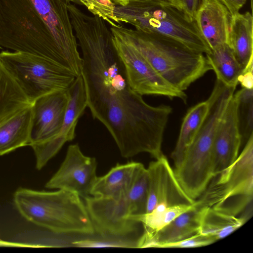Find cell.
I'll list each match as a JSON object with an SVG mask.
<instances>
[{
  "label": "cell",
  "instance_id": "1",
  "mask_svg": "<svg viewBox=\"0 0 253 253\" xmlns=\"http://www.w3.org/2000/svg\"><path fill=\"white\" fill-rule=\"evenodd\" d=\"M72 24L82 53L81 75L92 117L106 127L123 157L142 153L160 157L172 108L151 106L131 89L104 20L83 14Z\"/></svg>",
  "mask_w": 253,
  "mask_h": 253
},
{
  "label": "cell",
  "instance_id": "2",
  "mask_svg": "<svg viewBox=\"0 0 253 253\" xmlns=\"http://www.w3.org/2000/svg\"><path fill=\"white\" fill-rule=\"evenodd\" d=\"M83 0H0V47L41 56L75 74L82 58L68 5Z\"/></svg>",
  "mask_w": 253,
  "mask_h": 253
},
{
  "label": "cell",
  "instance_id": "3",
  "mask_svg": "<svg viewBox=\"0 0 253 253\" xmlns=\"http://www.w3.org/2000/svg\"><path fill=\"white\" fill-rule=\"evenodd\" d=\"M81 198L65 190L46 192L20 188L14 194V202L25 219L54 233L92 235L95 229Z\"/></svg>",
  "mask_w": 253,
  "mask_h": 253
},
{
  "label": "cell",
  "instance_id": "4",
  "mask_svg": "<svg viewBox=\"0 0 253 253\" xmlns=\"http://www.w3.org/2000/svg\"><path fill=\"white\" fill-rule=\"evenodd\" d=\"M235 89L216 82L209 97L210 109L200 130L185 149L174 172L181 186L194 200L214 177L213 143L216 129Z\"/></svg>",
  "mask_w": 253,
  "mask_h": 253
},
{
  "label": "cell",
  "instance_id": "5",
  "mask_svg": "<svg viewBox=\"0 0 253 253\" xmlns=\"http://www.w3.org/2000/svg\"><path fill=\"white\" fill-rule=\"evenodd\" d=\"M114 15L119 24L128 23L139 32L172 38L197 52L211 51L195 21L167 0H129L125 6H115Z\"/></svg>",
  "mask_w": 253,
  "mask_h": 253
},
{
  "label": "cell",
  "instance_id": "6",
  "mask_svg": "<svg viewBox=\"0 0 253 253\" xmlns=\"http://www.w3.org/2000/svg\"><path fill=\"white\" fill-rule=\"evenodd\" d=\"M134 44L166 81L184 91L211 70L204 53L192 50L168 37L123 27Z\"/></svg>",
  "mask_w": 253,
  "mask_h": 253
},
{
  "label": "cell",
  "instance_id": "7",
  "mask_svg": "<svg viewBox=\"0 0 253 253\" xmlns=\"http://www.w3.org/2000/svg\"><path fill=\"white\" fill-rule=\"evenodd\" d=\"M148 179L146 168L139 170L130 190L118 198L90 196L84 198L95 231L108 239L124 240L137 229L136 218L146 213Z\"/></svg>",
  "mask_w": 253,
  "mask_h": 253
},
{
  "label": "cell",
  "instance_id": "8",
  "mask_svg": "<svg viewBox=\"0 0 253 253\" xmlns=\"http://www.w3.org/2000/svg\"><path fill=\"white\" fill-rule=\"evenodd\" d=\"M214 177L198 201L222 213L237 216L253 198V134L228 168Z\"/></svg>",
  "mask_w": 253,
  "mask_h": 253
},
{
  "label": "cell",
  "instance_id": "9",
  "mask_svg": "<svg viewBox=\"0 0 253 253\" xmlns=\"http://www.w3.org/2000/svg\"><path fill=\"white\" fill-rule=\"evenodd\" d=\"M0 61L31 104L44 95L67 90L77 78L55 62L26 52L2 51Z\"/></svg>",
  "mask_w": 253,
  "mask_h": 253
},
{
  "label": "cell",
  "instance_id": "10",
  "mask_svg": "<svg viewBox=\"0 0 253 253\" xmlns=\"http://www.w3.org/2000/svg\"><path fill=\"white\" fill-rule=\"evenodd\" d=\"M110 30L114 47L134 92L141 96L163 95L186 101L184 91L173 86L157 72L125 32L123 26H111Z\"/></svg>",
  "mask_w": 253,
  "mask_h": 253
},
{
  "label": "cell",
  "instance_id": "11",
  "mask_svg": "<svg viewBox=\"0 0 253 253\" xmlns=\"http://www.w3.org/2000/svg\"><path fill=\"white\" fill-rule=\"evenodd\" d=\"M67 90L48 93L32 103L29 145L34 151L39 170L50 160L49 147L61 129L69 102Z\"/></svg>",
  "mask_w": 253,
  "mask_h": 253
},
{
  "label": "cell",
  "instance_id": "12",
  "mask_svg": "<svg viewBox=\"0 0 253 253\" xmlns=\"http://www.w3.org/2000/svg\"><path fill=\"white\" fill-rule=\"evenodd\" d=\"M96 168L95 158L85 156L78 144L70 145L61 165L45 187L69 191L84 199L91 196Z\"/></svg>",
  "mask_w": 253,
  "mask_h": 253
},
{
  "label": "cell",
  "instance_id": "13",
  "mask_svg": "<svg viewBox=\"0 0 253 253\" xmlns=\"http://www.w3.org/2000/svg\"><path fill=\"white\" fill-rule=\"evenodd\" d=\"M146 169L148 179L146 213L158 205L169 207L190 205L195 202V200L189 197L181 186L164 154L150 162Z\"/></svg>",
  "mask_w": 253,
  "mask_h": 253
},
{
  "label": "cell",
  "instance_id": "14",
  "mask_svg": "<svg viewBox=\"0 0 253 253\" xmlns=\"http://www.w3.org/2000/svg\"><path fill=\"white\" fill-rule=\"evenodd\" d=\"M241 143L238 100L234 93L219 120L215 133L213 143L214 177L235 161Z\"/></svg>",
  "mask_w": 253,
  "mask_h": 253
},
{
  "label": "cell",
  "instance_id": "15",
  "mask_svg": "<svg viewBox=\"0 0 253 253\" xmlns=\"http://www.w3.org/2000/svg\"><path fill=\"white\" fill-rule=\"evenodd\" d=\"M231 15L220 0H200L194 16L198 30L211 50L229 42Z\"/></svg>",
  "mask_w": 253,
  "mask_h": 253
},
{
  "label": "cell",
  "instance_id": "16",
  "mask_svg": "<svg viewBox=\"0 0 253 253\" xmlns=\"http://www.w3.org/2000/svg\"><path fill=\"white\" fill-rule=\"evenodd\" d=\"M203 207L196 200L191 209L179 215L150 238L140 243L138 248H159L161 245L179 241L199 233Z\"/></svg>",
  "mask_w": 253,
  "mask_h": 253
},
{
  "label": "cell",
  "instance_id": "17",
  "mask_svg": "<svg viewBox=\"0 0 253 253\" xmlns=\"http://www.w3.org/2000/svg\"><path fill=\"white\" fill-rule=\"evenodd\" d=\"M228 45L244 73L253 70V18L250 12L231 15Z\"/></svg>",
  "mask_w": 253,
  "mask_h": 253
},
{
  "label": "cell",
  "instance_id": "18",
  "mask_svg": "<svg viewBox=\"0 0 253 253\" xmlns=\"http://www.w3.org/2000/svg\"><path fill=\"white\" fill-rule=\"evenodd\" d=\"M143 166L135 162L117 164L105 175L97 177L91 196L118 198L125 195L131 189Z\"/></svg>",
  "mask_w": 253,
  "mask_h": 253
},
{
  "label": "cell",
  "instance_id": "19",
  "mask_svg": "<svg viewBox=\"0 0 253 253\" xmlns=\"http://www.w3.org/2000/svg\"><path fill=\"white\" fill-rule=\"evenodd\" d=\"M32 104L0 120V156L29 145Z\"/></svg>",
  "mask_w": 253,
  "mask_h": 253
},
{
  "label": "cell",
  "instance_id": "20",
  "mask_svg": "<svg viewBox=\"0 0 253 253\" xmlns=\"http://www.w3.org/2000/svg\"><path fill=\"white\" fill-rule=\"evenodd\" d=\"M206 55L217 80L227 87L236 88L244 71L229 45H220Z\"/></svg>",
  "mask_w": 253,
  "mask_h": 253
},
{
  "label": "cell",
  "instance_id": "21",
  "mask_svg": "<svg viewBox=\"0 0 253 253\" xmlns=\"http://www.w3.org/2000/svg\"><path fill=\"white\" fill-rule=\"evenodd\" d=\"M209 109L210 102L208 99L191 108L185 116L177 142L171 154L175 167L179 164L185 149L200 130Z\"/></svg>",
  "mask_w": 253,
  "mask_h": 253
},
{
  "label": "cell",
  "instance_id": "22",
  "mask_svg": "<svg viewBox=\"0 0 253 253\" xmlns=\"http://www.w3.org/2000/svg\"><path fill=\"white\" fill-rule=\"evenodd\" d=\"M245 216L238 217L216 211L209 207L202 210L199 233L217 241L240 228L247 221Z\"/></svg>",
  "mask_w": 253,
  "mask_h": 253
},
{
  "label": "cell",
  "instance_id": "23",
  "mask_svg": "<svg viewBox=\"0 0 253 253\" xmlns=\"http://www.w3.org/2000/svg\"><path fill=\"white\" fill-rule=\"evenodd\" d=\"M30 104L21 88L0 61V120Z\"/></svg>",
  "mask_w": 253,
  "mask_h": 253
},
{
  "label": "cell",
  "instance_id": "24",
  "mask_svg": "<svg viewBox=\"0 0 253 253\" xmlns=\"http://www.w3.org/2000/svg\"><path fill=\"white\" fill-rule=\"evenodd\" d=\"M238 100V116L242 141L253 134V90L243 88L235 93Z\"/></svg>",
  "mask_w": 253,
  "mask_h": 253
},
{
  "label": "cell",
  "instance_id": "25",
  "mask_svg": "<svg viewBox=\"0 0 253 253\" xmlns=\"http://www.w3.org/2000/svg\"><path fill=\"white\" fill-rule=\"evenodd\" d=\"M83 6L93 15L100 17L110 26L120 25L114 15L115 4L111 0H83Z\"/></svg>",
  "mask_w": 253,
  "mask_h": 253
},
{
  "label": "cell",
  "instance_id": "26",
  "mask_svg": "<svg viewBox=\"0 0 253 253\" xmlns=\"http://www.w3.org/2000/svg\"><path fill=\"white\" fill-rule=\"evenodd\" d=\"M215 241L212 238L197 233L187 238L170 243L160 245L162 248H189L210 245Z\"/></svg>",
  "mask_w": 253,
  "mask_h": 253
},
{
  "label": "cell",
  "instance_id": "27",
  "mask_svg": "<svg viewBox=\"0 0 253 253\" xmlns=\"http://www.w3.org/2000/svg\"><path fill=\"white\" fill-rule=\"evenodd\" d=\"M229 10L231 15L239 12L247 0H220Z\"/></svg>",
  "mask_w": 253,
  "mask_h": 253
},
{
  "label": "cell",
  "instance_id": "28",
  "mask_svg": "<svg viewBox=\"0 0 253 253\" xmlns=\"http://www.w3.org/2000/svg\"><path fill=\"white\" fill-rule=\"evenodd\" d=\"M200 0H182L183 10L192 20H194V16L197 9Z\"/></svg>",
  "mask_w": 253,
  "mask_h": 253
},
{
  "label": "cell",
  "instance_id": "29",
  "mask_svg": "<svg viewBox=\"0 0 253 253\" xmlns=\"http://www.w3.org/2000/svg\"><path fill=\"white\" fill-rule=\"evenodd\" d=\"M241 84L243 88L248 89L253 88V70L243 73L240 77L239 84Z\"/></svg>",
  "mask_w": 253,
  "mask_h": 253
},
{
  "label": "cell",
  "instance_id": "30",
  "mask_svg": "<svg viewBox=\"0 0 253 253\" xmlns=\"http://www.w3.org/2000/svg\"><path fill=\"white\" fill-rule=\"evenodd\" d=\"M115 5L125 6L128 3L129 0H111Z\"/></svg>",
  "mask_w": 253,
  "mask_h": 253
},
{
  "label": "cell",
  "instance_id": "31",
  "mask_svg": "<svg viewBox=\"0 0 253 253\" xmlns=\"http://www.w3.org/2000/svg\"><path fill=\"white\" fill-rule=\"evenodd\" d=\"M167 0L176 6L183 9V5L182 0Z\"/></svg>",
  "mask_w": 253,
  "mask_h": 253
},
{
  "label": "cell",
  "instance_id": "32",
  "mask_svg": "<svg viewBox=\"0 0 253 253\" xmlns=\"http://www.w3.org/2000/svg\"><path fill=\"white\" fill-rule=\"evenodd\" d=\"M0 48H1L0 47Z\"/></svg>",
  "mask_w": 253,
  "mask_h": 253
}]
</instances>
